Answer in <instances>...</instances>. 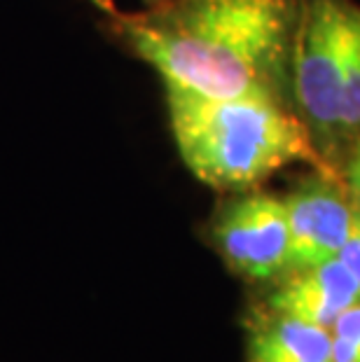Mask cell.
<instances>
[{"mask_svg":"<svg viewBox=\"0 0 360 362\" xmlns=\"http://www.w3.org/2000/svg\"><path fill=\"white\" fill-rule=\"evenodd\" d=\"M304 0H155L105 14L110 35L164 89L260 96L293 107V49ZM295 110V107H293Z\"/></svg>","mask_w":360,"mask_h":362,"instance_id":"cell-1","label":"cell"},{"mask_svg":"<svg viewBox=\"0 0 360 362\" xmlns=\"http://www.w3.org/2000/svg\"><path fill=\"white\" fill-rule=\"evenodd\" d=\"M166 110L182 164L199 182L222 194L257 189L295 161L327 168L300 115L286 103L166 89Z\"/></svg>","mask_w":360,"mask_h":362,"instance_id":"cell-2","label":"cell"},{"mask_svg":"<svg viewBox=\"0 0 360 362\" xmlns=\"http://www.w3.org/2000/svg\"><path fill=\"white\" fill-rule=\"evenodd\" d=\"M354 5V0H304L293 49V107L325 166L339 173V105Z\"/></svg>","mask_w":360,"mask_h":362,"instance_id":"cell-3","label":"cell"},{"mask_svg":"<svg viewBox=\"0 0 360 362\" xmlns=\"http://www.w3.org/2000/svg\"><path fill=\"white\" fill-rule=\"evenodd\" d=\"M209 241L232 274L277 281L288 272L290 257L286 204L267 192H234L213 213Z\"/></svg>","mask_w":360,"mask_h":362,"instance_id":"cell-4","label":"cell"},{"mask_svg":"<svg viewBox=\"0 0 360 362\" xmlns=\"http://www.w3.org/2000/svg\"><path fill=\"white\" fill-rule=\"evenodd\" d=\"M283 204L290 229L288 272L335 259L360 206L344 175L332 168H316L302 178Z\"/></svg>","mask_w":360,"mask_h":362,"instance_id":"cell-5","label":"cell"},{"mask_svg":"<svg viewBox=\"0 0 360 362\" xmlns=\"http://www.w3.org/2000/svg\"><path fill=\"white\" fill-rule=\"evenodd\" d=\"M360 299V288L339 259L283 274L265 306L290 318L330 329L332 322Z\"/></svg>","mask_w":360,"mask_h":362,"instance_id":"cell-6","label":"cell"},{"mask_svg":"<svg viewBox=\"0 0 360 362\" xmlns=\"http://www.w3.org/2000/svg\"><path fill=\"white\" fill-rule=\"evenodd\" d=\"M248 362H332L330 329L262 306L248 320Z\"/></svg>","mask_w":360,"mask_h":362,"instance_id":"cell-7","label":"cell"},{"mask_svg":"<svg viewBox=\"0 0 360 362\" xmlns=\"http://www.w3.org/2000/svg\"><path fill=\"white\" fill-rule=\"evenodd\" d=\"M360 141V7L354 5L347 30L342 105H339V152L342 168Z\"/></svg>","mask_w":360,"mask_h":362,"instance_id":"cell-8","label":"cell"},{"mask_svg":"<svg viewBox=\"0 0 360 362\" xmlns=\"http://www.w3.org/2000/svg\"><path fill=\"white\" fill-rule=\"evenodd\" d=\"M332 362H360V299L330 327Z\"/></svg>","mask_w":360,"mask_h":362,"instance_id":"cell-9","label":"cell"},{"mask_svg":"<svg viewBox=\"0 0 360 362\" xmlns=\"http://www.w3.org/2000/svg\"><path fill=\"white\" fill-rule=\"evenodd\" d=\"M337 259L347 267V272L354 276V281L358 283L360 288V206L356 211V218H354V225L349 229V236L344 245L337 252Z\"/></svg>","mask_w":360,"mask_h":362,"instance_id":"cell-10","label":"cell"},{"mask_svg":"<svg viewBox=\"0 0 360 362\" xmlns=\"http://www.w3.org/2000/svg\"><path fill=\"white\" fill-rule=\"evenodd\" d=\"M342 175L349 185L351 194H354L356 202L360 204V141H358L356 148L351 150L347 164H344V168H342Z\"/></svg>","mask_w":360,"mask_h":362,"instance_id":"cell-11","label":"cell"},{"mask_svg":"<svg viewBox=\"0 0 360 362\" xmlns=\"http://www.w3.org/2000/svg\"><path fill=\"white\" fill-rule=\"evenodd\" d=\"M89 3H94L103 14H110V12H115V10H120L115 0H89ZM150 3H155V0H141V5H150Z\"/></svg>","mask_w":360,"mask_h":362,"instance_id":"cell-12","label":"cell"}]
</instances>
